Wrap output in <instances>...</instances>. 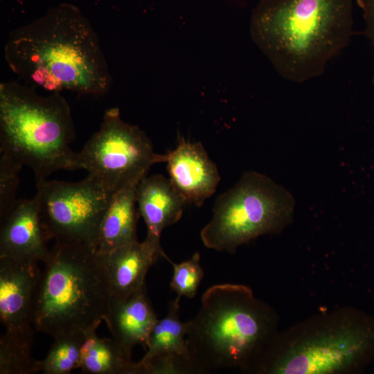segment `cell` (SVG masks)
<instances>
[{
  "label": "cell",
  "instance_id": "cell-5",
  "mask_svg": "<svg viewBox=\"0 0 374 374\" xmlns=\"http://www.w3.org/2000/svg\"><path fill=\"white\" fill-rule=\"evenodd\" d=\"M17 81L0 84V156L33 170L36 182L78 170L71 108L60 92L42 96Z\"/></svg>",
  "mask_w": 374,
  "mask_h": 374
},
{
  "label": "cell",
  "instance_id": "cell-10",
  "mask_svg": "<svg viewBox=\"0 0 374 374\" xmlns=\"http://www.w3.org/2000/svg\"><path fill=\"white\" fill-rule=\"evenodd\" d=\"M37 199H17L0 217V257L44 262L50 249Z\"/></svg>",
  "mask_w": 374,
  "mask_h": 374
},
{
  "label": "cell",
  "instance_id": "cell-2",
  "mask_svg": "<svg viewBox=\"0 0 374 374\" xmlns=\"http://www.w3.org/2000/svg\"><path fill=\"white\" fill-rule=\"evenodd\" d=\"M353 24V0H259L251 33L283 78L301 83L348 46Z\"/></svg>",
  "mask_w": 374,
  "mask_h": 374
},
{
  "label": "cell",
  "instance_id": "cell-20",
  "mask_svg": "<svg viewBox=\"0 0 374 374\" xmlns=\"http://www.w3.org/2000/svg\"><path fill=\"white\" fill-rule=\"evenodd\" d=\"M84 332H75L53 337L46 355L37 361L36 372L44 374H68L78 368Z\"/></svg>",
  "mask_w": 374,
  "mask_h": 374
},
{
  "label": "cell",
  "instance_id": "cell-16",
  "mask_svg": "<svg viewBox=\"0 0 374 374\" xmlns=\"http://www.w3.org/2000/svg\"><path fill=\"white\" fill-rule=\"evenodd\" d=\"M139 182L130 184L112 193L103 217L96 245L98 253L137 241L136 208Z\"/></svg>",
  "mask_w": 374,
  "mask_h": 374
},
{
  "label": "cell",
  "instance_id": "cell-3",
  "mask_svg": "<svg viewBox=\"0 0 374 374\" xmlns=\"http://www.w3.org/2000/svg\"><path fill=\"white\" fill-rule=\"evenodd\" d=\"M373 360L374 318L344 307L278 332L247 373L350 374Z\"/></svg>",
  "mask_w": 374,
  "mask_h": 374
},
{
  "label": "cell",
  "instance_id": "cell-4",
  "mask_svg": "<svg viewBox=\"0 0 374 374\" xmlns=\"http://www.w3.org/2000/svg\"><path fill=\"white\" fill-rule=\"evenodd\" d=\"M276 311L244 285H213L197 315L187 321L189 353L204 373L249 368L278 331Z\"/></svg>",
  "mask_w": 374,
  "mask_h": 374
},
{
  "label": "cell",
  "instance_id": "cell-14",
  "mask_svg": "<svg viewBox=\"0 0 374 374\" xmlns=\"http://www.w3.org/2000/svg\"><path fill=\"white\" fill-rule=\"evenodd\" d=\"M136 201L146 225L145 239L157 244H161L163 230L181 217L186 203L170 179L160 174L146 175L141 179L136 190Z\"/></svg>",
  "mask_w": 374,
  "mask_h": 374
},
{
  "label": "cell",
  "instance_id": "cell-21",
  "mask_svg": "<svg viewBox=\"0 0 374 374\" xmlns=\"http://www.w3.org/2000/svg\"><path fill=\"white\" fill-rule=\"evenodd\" d=\"M204 373L190 353H165L136 362V374Z\"/></svg>",
  "mask_w": 374,
  "mask_h": 374
},
{
  "label": "cell",
  "instance_id": "cell-8",
  "mask_svg": "<svg viewBox=\"0 0 374 374\" xmlns=\"http://www.w3.org/2000/svg\"><path fill=\"white\" fill-rule=\"evenodd\" d=\"M167 159L154 151L143 131L121 119L117 107L105 111L99 130L77 152L78 168L112 193L139 182L152 166Z\"/></svg>",
  "mask_w": 374,
  "mask_h": 374
},
{
  "label": "cell",
  "instance_id": "cell-17",
  "mask_svg": "<svg viewBox=\"0 0 374 374\" xmlns=\"http://www.w3.org/2000/svg\"><path fill=\"white\" fill-rule=\"evenodd\" d=\"M85 331L78 368L89 374H136V362L115 339L100 337L96 330Z\"/></svg>",
  "mask_w": 374,
  "mask_h": 374
},
{
  "label": "cell",
  "instance_id": "cell-23",
  "mask_svg": "<svg viewBox=\"0 0 374 374\" xmlns=\"http://www.w3.org/2000/svg\"><path fill=\"white\" fill-rule=\"evenodd\" d=\"M21 168L0 156V217L4 215L17 200V188Z\"/></svg>",
  "mask_w": 374,
  "mask_h": 374
},
{
  "label": "cell",
  "instance_id": "cell-15",
  "mask_svg": "<svg viewBox=\"0 0 374 374\" xmlns=\"http://www.w3.org/2000/svg\"><path fill=\"white\" fill-rule=\"evenodd\" d=\"M112 338L132 353L135 346L146 344L157 321L145 285L123 300H110L103 319Z\"/></svg>",
  "mask_w": 374,
  "mask_h": 374
},
{
  "label": "cell",
  "instance_id": "cell-7",
  "mask_svg": "<svg viewBox=\"0 0 374 374\" xmlns=\"http://www.w3.org/2000/svg\"><path fill=\"white\" fill-rule=\"evenodd\" d=\"M294 206L284 187L260 172H245L217 197L200 238L208 249L233 253L258 237L282 231L293 219Z\"/></svg>",
  "mask_w": 374,
  "mask_h": 374
},
{
  "label": "cell",
  "instance_id": "cell-12",
  "mask_svg": "<svg viewBox=\"0 0 374 374\" xmlns=\"http://www.w3.org/2000/svg\"><path fill=\"white\" fill-rule=\"evenodd\" d=\"M37 263L0 257V321L6 330L33 324L42 271Z\"/></svg>",
  "mask_w": 374,
  "mask_h": 374
},
{
  "label": "cell",
  "instance_id": "cell-6",
  "mask_svg": "<svg viewBox=\"0 0 374 374\" xmlns=\"http://www.w3.org/2000/svg\"><path fill=\"white\" fill-rule=\"evenodd\" d=\"M43 263L33 308L36 331L53 338L98 327L111 297L96 251L55 241Z\"/></svg>",
  "mask_w": 374,
  "mask_h": 374
},
{
  "label": "cell",
  "instance_id": "cell-24",
  "mask_svg": "<svg viewBox=\"0 0 374 374\" xmlns=\"http://www.w3.org/2000/svg\"><path fill=\"white\" fill-rule=\"evenodd\" d=\"M356 2L363 12L365 34L374 48V0H356ZM372 82L374 83V68Z\"/></svg>",
  "mask_w": 374,
  "mask_h": 374
},
{
  "label": "cell",
  "instance_id": "cell-9",
  "mask_svg": "<svg viewBox=\"0 0 374 374\" xmlns=\"http://www.w3.org/2000/svg\"><path fill=\"white\" fill-rule=\"evenodd\" d=\"M37 199L48 240L84 244L96 251L100 223L112 195L87 175L78 182H36Z\"/></svg>",
  "mask_w": 374,
  "mask_h": 374
},
{
  "label": "cell",
  "instance_id": "cell-1",
  "mask_svg": "<svg viewBox=\"0 0 374 374\" xmlns=\"http://www.w3.org/2000/svg\"><path fill=\"white\" fill-rule=\"evenodd\" d=\"M4 57L27 84L51 93L100 96L112 84L98 35L79 8L68 3L12 30Z\"/></svg>",
  "mask_w": 374,
  "mask_h": 374
},
{
  "label": "cell",
  "instance_id": "cell-19",
  "mask_svg": "<svg viewBox=\"0 0 374 374\" xmlns=\"http://www.w3.org/2000/svg\"><path fill=\"white\" fill-rule=\"evenodd\" d=\"M180 298L170 302L166 316L158 319L148 337L147 352L139 361L144 362L165 353H189L186 341L187 321L179 318Z\"/></svg>",
  "mask_w": 374,
  "mask_h": 374
},
{
  "label": "cell",
  "instance_id": "cell-22",
  "mask_svg": "<svg viewBox=\"0 0 374 374\" xmlns=\"http://www.w3.org/2000/svg\"><path fill=\"white\" fill-rule=\"evenodd\" d=\"M173 273L170 287L177 294V297L193 299L197 294L204 278V270L200 265V255L196 252L187 260L181 263L170 262Z\"/></svg>",
  "mask_w": 374,
  "mask_h": 374
},
{
  "label": "cell",
  "instance_id": "cell-11",
  "mask_svg": "<svg viewBox=\"0 0 374 374\" xmlns=\"http://www.w3.org/2000/svg\"><path fill=\"white\" fill-rule=\"evenodd\" d=\"M98 256L110 300L125 299L145 285L149 269L160 257L170 260L161 244L145 238L142 242L137 240Z\"/></svg>",
  "mask_w": 374,
  "mask_h": 374
},
{
  "label": "cell",
  "instance_id": "cell-13",
  "mask_svg": "<svg viewBox=\"0 0 374 374\" xmlns=\"http://www.w3.org/2000/svg\"><path fill=\"white\" fill-rule=\"evenodd\" d=\"M167 170L170 180L186 203L201 206L216 190L220 177L216 165L201 143L179 138L176 148L169 152Z\"/></svg>",
  "mask_w": 374,
  "mask_h": 374
},
{
  "label": "cell",
  "instance_id": "cell-18",
  "mask_svg": "<svg viewBox=\"0 0 374 374\" xmlns=\"http://www.w3.org/2000/svg\"><path fill=\"white\" fill-rule=\"evenodd\" d=\"M33 324L6 329L0 337V374H32L37 361L33 357Z\"/></svg>",
  "mask_w": 374,
  "mask_h": 374
}]
</instances>
